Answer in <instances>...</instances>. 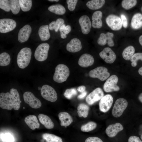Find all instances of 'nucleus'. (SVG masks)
<instances>
[{"label": "nucleus", "instance_id": "obj_1", "mask_svg": "<svg viewBox=\"0 0 142 142\" xmlns=\"http://www.w3.org/2000/svg\"><path fill=\"white\" fill-rule=\"evenodd\" d=\"M30 48L24 47L18 53L17 57V63L18 67L21 69L26 68L30 63L32 56Z\"/></svg>", "mask_w": 142, "mask_h": 142}, {"label": "nucleus", "instance_id": "obj_2", "mask_svg": "<svg viewBox=\"0 0 142 142\" xmlns=\"http://www.w3.org/2000/svg\"><path fill=\"white\" fill-rule=\"evenodd\" d=\"M70 74L68 67L63 64H59L55 68L53 79L55 82L60 83L66 80Z\"/></svg>", "mask_w": 142, "mask_h": 142}, {"label": "nucleus", "instance_id": "obj_3", "mask_svg": "<svg viewBox=\"0 0 142 142\" xmlns=\"http://www.w3.org/2000/svg\"><path fill=\"white\" fill-rule=\"evenodd\" d=\"M40 89L41 95L45 99L51 102H54L57 100L58 96L56 92L51 86L45 84Z\"/></svg>", "mask_w": 142, "mask_h": 142}, {"label": "nucleus", "instance_id": "obj_4", "mask_svg": "<svg viewBox=\"0 0 142 142\" xmlns=\"http://www.w3.org/2000/svg\"><path fill=\"white\" fill-rule=\"evenodd\" d=\"M49 47V45L46 43H42L38 45L34 52V56L36 59L39 62L45 60L48 57Z\"/></svg>", "mask_w": 142, "mask_h": 142}, {"label": "nucleus", "instance_id": "obj_5", "mask_svg": "<svg viewBox=\"0 0 142 142\" xmlns=\"http://www.w3.org/2000/svg\"><path fill=\"white\" fill-rule=\"evenodd\" d=\"M128 105L127 100L123 98L116 100L112 111L113 116L115 118L120 116L123 113Z\"/></svg>", "mask_w": 142, "mask_h": 142}, {"label": "nucleus", "instance_id": "obj_6", "mask_svg": "<svg viewBox=\"0 0 142 142\" xmlns=\"http://www.w3.org/2000/svg\"><path fill=\"white\" fill-rule=\"evenodd\" d=\"M89 74L90 77L98 78L102 81L106 79L110 75L107 69L102 66L98 67L91 70L89 72Z\"/></svg>", "mask_w": 142, "mask_h": 142}, {"label": "nucleus", "instance_id": "obj_7", "mask_svg": "<svg viewBox=\"0 0 142 142\" xmlns=\"http://www.w3.org/2000/svg\"><path fill=\"white\" fill-rule=\"evenodd\" d=\"M118 80L117 76L113 75L108 78L103 86L104 90L106 92L118 91L120 90L119 87L117 85Z\"/></svg>", "mask_w": 142, "mask_h": 142}, {"label": "nucleus", "instance_id": "obj_8", "mask_svg": "<svg viewBox=\"0 0 142 142\" xmlns=\"http://www.w3.org/2000/svg\"><path fill=\"white\" fill-rule=\"evenodd\" d=\"M23 98L24 102L33 108L38 109L41 106L40 100L31 92H25L23 94Z\"/></svg>", "mask_w": 142, "mask_h": 142}, {"label": "nucleus", "instance_id": "obj_9", "mask_svg": "<svg viewBox=\"0 0 142 142\" xmlns=\"http://www.w3.org/2000/svg\"><path fill=\"white\" fill-rule=\"evenodd\" d=\"M16 26V22L12 19L3 18L0 19V32L1 33H5L12 31Z\"/></svg>", "mask_w": 142, "mask_h": 142}, {"label": "nucleus", "instance_id": "obj_10", "mask_svg": "<svg viewBox=\"0 0 142 142\" xmlns=\"http://www.w3.org/2000/svg\"><path fill=\"white\" fill-rule=\"evenodd\" d=\"M104 96V93L102 89L100 88H97L87 96L85 100L88 105H92L100 100Z\"/></svg>", "mask_w": 142, "mask_h": 142}, {"label": "nucleus", "instance_id": "obj_11", "mask_svg": "<svg viewBox=\"0 0 142 142\" xmlns=\"http://www.w3.org/2000/svg\"><path fill=\"white\" fill-rule=\"evenodd\" d=\"M106 21L107 25L113 30H118L122 28L121 19L116 15L113 14L109 15L106 18Z\"/></svg>", "mask_w": 142, "mask_h": 142}, {"label": "nucleus", "instance_id": "obj_12", "mask_svg": "<svg viewBox=\"0 0 142 142\" xmlns=\"http://www.w3.org/2000/svg\"><path fill=\"white\" fill-rule=\"evenodd\" d=\"M0 107L2 109L8 110H12L13 108L9 93L2 92L0 93Z\"/></svg>", "mask_w": 142, "mask_h": 142}, {"label": "nucleus", "instance_id": "obj_13", "mask_svg": "<svg viewBox=\"0 0 142 142\" xmlns=\"http://www.w3.org/2000/svg\"><path fill=\"white\" fill-rule=\"evenodd\" d=\"M113 102L112 96L109 94L104 96L100 100L99 105L100 110L104 113H106L110 109Z\"/></svg>", "mask_w": 142, "mask_h": 142}, {"label": "nucleus", "instance_id": "obj_14", "mask_svg": "<svg viewBox=\"0 0 142 142\" xmlns=\"http://www.w3.org/2000/svg\"><path fill=\"white\" fill-rule=\"evenodd\" d=\"M99 55L102 59L108 63H113L116 58L115 53L109 47L105 48L99 53Z\"/></svg>", "mask_w": 142, "mask_h": 142}, {"label": "nucleus", "instance_id": "obj_15", "mask_svg": "<svg viewBox=\"0 0 142 142\" xmlns=\"http://www.w3.org/2000/svg\"><path fill=\"white\" fill-rule=\"evenodd\" d=\"M114 34L112 33L107 32L106 34L101 33L97 40V43L100 45L103 46L107 43L110 47L114 45V43L113 40Z\"/></svg>", "mask_w": 142, "mask_h": 142}, {"label": "nucleus", "instance_id": "obj_16", "mask_svg": "<svg viewBox=\"0 0 142 142\" xmlns=\"http://www.w3.org/2000/svg\"><path fill=\"white\" fill-rule=\"evenodd\" d=\"M79 22L82 33L85 34H88L92 27L91 23L88 16L86 15L82 16L79 18Z\"/></svg>", "mask_w": 142, "mask_h": 142}, {"label": "nucleus", "instance_id": "obj_17", "mask_svg": "<svg viewBox=\"0 0 142 142\" xmlns=\"http://www.w3.org/2000/svg\"><path fill=\"white\" fill-rule=\"evenodd\" d=\"M32 31L31 26L28 24L24 26L19 31L18 34V40L20 43L27 41L29 39Z\"/></svg>", "mask_w": 142, "mask_h": 142}, {"label": "nucleus", "instance_id": "obj_18", "mask_svg": "<svg viewBox=\"0 0 142 142\" xmlns=\"http://www.w3.org/2000/svg\"><path fill=\"white\" fill-rule=\"evenodd\" d=\"M123 129V127L121 124L116 123L109 125L105 130V133L108 136L113 138Z\"/></svg>", "mask_w": 142, "mask_h": 142}, {"label": "nucleus", "instance_id": "obj_19", "mask_svg": "<svg viewBox=\"0 0 142 142\" xmlns=\"http://www.w3.org/2000/svg\"><path fill=\"white\" fill-rule=\"evenodd\" d=\"M82 48V45L80 40L78 38L72 39L66 46V49L69 52L75 53L79 51Z\"/></svg>", "mask_w": 142, "mask_h": 142}, {"label": "nucleus", "instance_id": "obj_20", "mask_svg": "<svg viewBox=\"0 0 142 142\" xmlns=\"http://www.w3.org/2000/svg\"><path fill=\"white\" fill-rule=\"evenodd\" d=\"M94 62V58L92 56L89 54L84 53L80 57L78 63L80 67L85 68L91 66Z\"/></svg>", "mask_w": 142, "mask_h": 142}, {"label": "nucleus", "instance_id": "obj_21", "mask_svg": "<svg viewBox=\"0 0 142 142\" xmlns=\"http://www.w3.org/2000/svg\"><path fill=\"white\" fill-rule=\"evenodd\" d=\"M9 93L13 104V108L15 110H18L20 107V100L19 94L17 90L11 88Z\"/></svg>", "mask_w": 142, "mask_h": 142}, {"label": "nucleus", "instance_id": "obj_22", "mask_svg": "<svg viewBox=\"0 0 142 142\" xmlns=\"http://www.w3.org/2000/svg\"><path fill=\"white\" fill-rule=\"evenodd\" d=\"M58 116L62 126L66 127L70 125L73 121L71 116L67 112H60Z\"/></svg>", "mask_w": 142, "mask_h": 142}, {"label": "nucleus", "instance_id": "obj_23", "mask_svg": "<svg viewBox=\"0 0 142 142\" xmlns=\"http://www.w3.org/2000/svg\"><path fill=\"white\" fill-rule=\"evenodd\" d=\"M102 13L100 11H97L93 14L92 17V27L95 28H100L102 26Z\"/></svg>", "mask_w": 142, "mask_h": 142}, {"label": "nucleus", "instance_id": "obj_24", "mask_svg": "<svg viewBox=\"0 0 142 142\" xmlns=\"http://www.w3.org/2000/svg\"><path fill=\"white\" fill-rule=\"evenodd\" d=\"M24 121L26 124L31 129L35 130L38 129L40 126V124L36 116L33 115H30L26 117Z\"/></svg>", "mask_w": 142, "mask_h": 142}, {"label": "nucleus", "instance_id": "obj_25", "mask_svg": "<svg viewBox=\"0 0 142 142\" xmlns=\"http://www.w3.org/2000/svg\"><path fill=\"white\" fill-rule=\"evenodd\" d=\"M40 122L47 129H50L53 128L54 125L51 119L48 116L40 114L38 116Z\"/></svg>", "mask_w": 142, "mask_h": 142}, {"label": "nucleus", "instance_id": "obj_26", "mask_svg": "<svg viewBox=\"0 0 142 142\" xmlns=\"http://www.w3.org/2000/svg\"><path fill=\"white\" fill-rule=\"evenodd\" d=\"M49 29L48 26L47 25L42 26L39 27L38 34L42 41H46L50 38V34Z\"/></svg>", "mask_w": 142, "mask_h": 142}, {"label": "nucleus", "instance_id": "obj_27", "mask_svg": "<svg viewBox=\"0 0 142 142\" xmlns=\"http://www.w3.org/2000/svg\"><path fill=\"white\" fill-rule=\"evenodd\" d=\"M142 15L138 13L135 14L131 19V25L134 29H139L142 27Z\"/></svg>", "mask_w": 142, "mask_h": 142}, {"label": "nucleus", "instance_id": "obj_28", "mask_svg": "<svg viewBox=\"0 0 142 142\" xmlns=\"http://www.w3.org/2000/svg\"><path fill=\"white\" fill-rule=\"evenodd\" d=\"M105 3L104 0H92L88 2L86 6L90 9L96 10L101 8Z\"/></svg>", "mask_w": 142, "mask_h": 142}, {"label": "nucleus", "instance_id": "obj_29", "mask_svg": "<svg viewBox=\"0 0 142 142\" xmlns=\"http://www.w3.org/2000/svg\"><path fill=\"white\" fill-rule=\"evenodd\" d=\"M48 9L50 12L59 15H63L66 12L64 7L60 4L52 5L48 7Z\"/></svg>", "mask_w": 142, "mask_h": 142}, {"label": "nucleus", "instance_id": "obj_30", "mask_svg": "<svg viewBox=\"0 0 142 142\" xmlns=\"http://www.w3.org/2000/svg\"><path fill=\"white\" fill-rule=\"evenodd\" d=\"M89 109V106L86 104L81 103L80 104L77 108V112L80 117L87 118L88 114Z\"/></svg>", "mask_w": 142, "mask_h": 142}, {"label": "nucleus", "instance_id": "obj_31", "mask_svg": "<svg viewBox=\"0 0 142 142\" xmlns=\"http://www.w3.org/2000/svg\"><path fill=\"white\" fill-rule=\"evenodd\" d=\"M135 52L134 47L131 45L129 46L123 50L122 53L123 57L125 60H129L134 54Z\"/></svg>", "mask_w": 142, "mask_h": 142}, {"label": "nucleus", "instance_id": "obj_32", "mask_svg": "<svg viewBox=\"0 0 142 142\" xmlns=\"http://www.w3.org/2000/svg\"><path fill=\"white\" fill-rule=\"evenodd\" d=\"M42 137L46 142H63L60 137L52 134L45 133L43 134Z\"/></svg>", "mask_w": 142, "mask_h": 142}, {"label": "nucleus", "instance_id": "obj_33", "mask_svg": "<svg viewBox=\"0 0 142 142\" xmlns=\"http://www.w3.org/2000/svg\"><path fill=\"white\" fill-rule=\"evenodd\" d=\"M9 55L6 52H3L0 54V66L3 67L9 65L11 61Z\"/></svg>", "mask_w": 142, "mask_h": 142}, {"label": "nucleus", "instance_id": "obj_34", "mask_svg": "<svg viewBox=\"0 0 142 142\" xmlns=\"http://www.w3.org/2000/svg\"><path fill=\"white\" fill-rule=\"evenodd\" d=\"M18 2L21 10L23 12H27L31 8L32 1L31 0H19Z\"/></svg>", "mask_w": 142, "mask_h": 142}, {"label": "nucleus", "instance_id": "obj_35", "mask_svg": "<svg viewBox=\"0 0 142 142\" xmlns=\"http://www.w3.org/2000/svg\"><path fill=\"white\" fill-rule=\"evenodd\" d=\"M9 1L10 8L12 13L16 14L19 12L20 7L17 0H10Z\"/></svg>", "mask_w": 142, "mask_h": 142}, {"label": "nucleus", "instance_id": "obj_36", "mask_svg": "<svg viewBox=\"0 0 142 142\" xmlns=\"http://www.w3.org/2000/svg\"><path fill=\"white\" fill-rule=\"evenodd\" d=\"M97 124L95 122L89 121L82 125L81 130L84 132H88L95 129L97 127Z\"/></svg>", "mask_w": 142, "mask_h": 142}, {"label": "nucleus", "instance_id": "obj_37", "mask_svg": "<svg viewBox=\"0 0 142 142\" xmlns=\"http://www.w3.org/2000/svg\"><path fill=\"white\" fill-rule=\"evenodd\" d=\"M137 1L136 0H124L122 1L121 5L126 9H129L136 5Z\"/></svg>", "mask_w": 142, "mask_h": 142}, {"label": "nucleus", "instance_id": "obj_38", "mask_svg": "<svg viewBox=\"0 0 142 142\" xmlns=\"http://www.w3.org/2000/svg\"><path fill=\"white\" fill-rule=\"evenodd\" d=\"M77 90L75 88L67 89L64 93V95L66 98L70 99L77 94Z\"/></svg>", "mask_w": 142, "mask_h": 142}, {"label": "nucleus", "instance_id": "obj_39", "mask_svg": "<svg viewBox=\"0 0 142 142\" xmlns=\"http://www.w3.org/2000/svg\"><path fill=\"white\" fill-rule=\"evenodd\" d=\"M0 138L2 142H14L15 141L13 136L8 133L1 134Z\"/></svg>", "mask_w": 142, "mask_h": 142}, {"label": "nucleus", "instance_id": "obj_40", "mask_svg": "<svg viewBox=\"0 0 142 142\" xmlns=\"http://www.w3.org/2000/svg\"><path fill=\"white\" fill-rule=\"evenodd\" d=\"M139 60L142 61V53H138L134 54L130 59L132 62V66L133 67L136 66L137 62Z\"/></svg>", "mask_w": 142, "mask_h": 142}, {"label": "nucleus", "instance_id": "obj_41", "mask_svg": "<svg viewBox=\"0 0 142 142\" xmlns=\"http://www.w3.org/2000/svg\"><path fill=\"white\" fill-rule=\"evenodd\" d=\"M0 8L6 12H9L11 9L9 0H0Z\"/></svg>", "mask_w": 142, "mask_h": 142}, {"label": "nucleus", "instance_id": "obj_42", "mask_svg": "<svg viewBox=\"0 0 142 142\" xmlns=\"http://www.w3.org/2000/svg\"><path fill=\"white\" fill-rule=\"evenodd\" d=\"M78 1V0H67L68 8L70 11H73L74 10Z\"/></svg>", "mask_w": 142, "mask_h": 142}, {"label": "nucleus", "instance_id": "obj_43", "mask_svg": "<svg viewBox=\"0 0 142 142\" xmlns=\"http://www.w3.org/2000/svg\"><path fill=\"white\" fill-rule=\"evenodd\" d=\"M64 20L61 18L57 19L55 21V28L54 29L55 32L58 31L60 27L64 24Z\"/></svg>", "mask_w": 142, "mask_h": 142}, {"label": "nucleus", "instance_id": "obj_44", "mask_svg": "<svg viewBox=\"0 0 142 142\" xmlns=\"http://www.w3.org/2000/svg\"><path fill=\"white\" fill-rule=\"evenodd\" d=\"M85 142H103L100 138L97 137H90L87 138Z\"/></svg>", "mask_w": 142, "mask_h": 142}, {"label": "nucleus", "instance_id": "obj_45", "mask_svg": "<svg viewBox=\"0 0 142 142\" xmlns=\"http://www.w3.org/2000/svg\"><path fill=\"white\" fill-rule=\"evenodd\" d=\"M128 142H142V141L138 137L132 136L128 139Z\"/></svg>", "mask_w": 142, "mask_h": 142}, {"label": "nucleus", "instance_id": "obj_46", "mask_svg": "<svg viewBox=\"0 0 142 142\" xmlns=\"http://www.w3.org/2000/svg\"><path fill=\"white\" fill-rule=\"evenodd\" d=\"M121 18L122 24L123 27L125 28H126L128 26V23L126 17L124 14H121Z\"/></svg>", "mask_w": 142, "mask_h": 142}, {"label": "nucleus", "instance_id": "obj_47", "mask_svg": "<svg viewBox=\"0 0 142 142\" xmlns=\"http://www.w3.org/2000/svg\"><path fill=\"white\" fill-rule=\"evenodd\" d=\"M71 26L68 25L66 26L62 32L67 34L69 33L71 31Z\"/></svg>", "mask_w": 142, "mask_h": 142}, {"label": "nucleus", "instance_id": "obj_48", "mask_svg": "<svg viewBox=\"0 0 142 142\" xmlns=\"http://www.w3.org/2000/svg\"><path fill=\"white\" fill-rule=\"evenodd\" d=\"M55 21H53L50 23L48 26L49 29L52 30L55 29Z\"/></svg>", "mask_w": 142, "mask_h": 142}, {"label": "nucleus", "instance_id": "obj_49", "mask_svg": "<svg viewBox=\"0 0 142 142\" xmlns=\"http://www.w3.org/2000/svg\"><path fill=\"white\" fill-rule=\"evenodd\" d=\"M87 94V92L86 91H85L81 93L77 97V98L79 99H84L85 97Z\"/></svg>", "mask_w": 142, "mask_h": 142}, {"label": "nucleus", "instance_id": "obj_50", "mask_svg": "<svg viewBox=\"0 0 142 142\" xmlns=\"http://www.w3.org/2000/svg\"><path fill=\"white\" fill-rule=\"evenodd\" d=\"M85 89L86 87L82 85L80 86L78 88L77 90L78 92L82 93L85 91Z\"/></svg>", "mask_w": 142, "mask_h": 142}, {"label": "nucleus", "instance_id": "obj_51", "mask_svg": "<svg viewBox=\"0 0 142 142\" xmlns=\"http://www.w3.org/2000/svg\"><path fill=\"white\" fill-rule=\"evenodd\" d=\"M60 32V37L63 39L67 37L66 34L63 32Z\"/></svg>", "mask_w": 142, "mask_h": 142}, {"label": "nucleus", "instance_id": "obj_52", "mask_svg": "<svg viewBox=\"0 0 142 142\" xmlns=\"http://www.w3.org/2000/svg\"><path fill=\"white\" fill-rule=\"evenodd\" d=\"M66 26L65 24H63L60 27L59 30L60 32H62Z\"/></svg>", "mask_w": 142, "mask_h": 142}, {"label": "nucleus", "instance_id": "obj_53", "mask_svg": "<svg viewBox=\"0 0 142 142\" xmlns=\"http://www.w3.org/2000/svg\"><path fill=\"white\" fill-rule=\"evenodd\" d=\"M138 98L139 100L142 103V93L139 94Z\"/></svg>", "mask_w": 142, "mask_h": 142}, {"label": "nucleus", "instance_id": "obj_54", "mask_svg": "<svg viewBox=\"0 0 142 142\" xmlns=\"http://www.w3.org/2000/svg\"><path fill=\"white\" fill-rule=\"evenodd\" d=\"M139 40L140 44L142 46V35L139 37Z\"/></svg>", "mask_w": 142, "mask_h": 142}, {"label": "nucleus", "instance_id": "obj_55", "mask_svg": "<svg viewBox=\"0 0 142 142\" xmlns=\"http://www.w3.org/2000/svg\"><path fill=\"white\" fill-rule=\"evenodd\" d=\"M138 72L140 75L142 76V67L139 69L138 70Z\"/></svg>", "mask_w": 142, "mask_h": 142}, {"label": "nucleus", "instance_id": "obj_56", "mask_svg": "<svg viewBox=\"0 0 142 142\" xmlns=\"http://www.w3.org/2000/svg\"><path fill=\"white\" fill-rule=\"evenodd\" d=\"M48 1H51V2H54V1H55V2H58L59 0H49Z\"/></svg>", "mask_w": 142, "mask_h": 142}, {"label": "nucleus", "instance_id": "obj_57", "mask_svg": "<svg viewBox=\"0 0 142 142\" xmlns=\"http://www.w3.org/2000/svg\"><path fill=\"white\" fill-rule=\"evenodd\" d=\"M140 138L141 140H142V134L140 136Z\"/></svg>", "mask_w": 142, "mask_h": 142}, {"label": "nucleus", "instance_id": "obj_58", "mask_svg": "<svg viewBox=\"0 0 142 142\" xmlns=\"http://www.w3.org/2000/svg\"><path fill=\"white\" fill-rule=\"evenodd\" d=\"M25 108V107H23V109H24Z\"/></svg>", "mask_w": 142, "mask_h": 142}, {"label": "nucleus", "instance_id": "obj_59", "mask_svg": "<svg viewBox=\"0 0 142 142\" xmlns=\"http://www.w3.org/2000/svg\"><path fill=\"white\" fill-rule=\"evenodd\" d=\"M141 11H142V7H141Z\"/></svg>", "mask_w": 142, "mask_h": 142}, {"label": "nucleus", "instance_id": "obj_60", "mask_svg": "<svg viewBox=\"0 0 142 142\" xmlns=\"http://www.w3.org/2000/svg\"><path fill=\"white\" fill-rule=\"evenodd\" d=\"M20 102H21V101H20Z\"/></svg>", "mask_w": 142, "mask_h": 142}]
</instances>
